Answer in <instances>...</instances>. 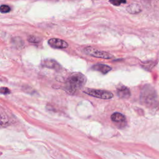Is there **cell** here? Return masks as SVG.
<instances>
[{
    "label": "cell",
    "instance_id": "7",
    "mask_svg": "<svg viewBox=\"0 0 159 159\" xmlns=\"http://www.w3.org/2000/svg\"><path fill=\"white\" fill-rule=\"evenodd\" d=\"M141 7L136 3H132L127 6V11L130 14H137L141 11Z\"/></svg>",
    "mask_w": 159,
    "mask_h": 159
},
{
    "label": "cell",
    "instance_id": "1",
    "mask_svg": "<svg viewBox=\"0 0 159 159\" xmlns=\"http://www.w3.org/2000/svg\"><path fill=\"white\" fill-rule=\"evenodd\" d=\"M86 78L84 75L80 73H73L68 79L66 83L67 91L70 94L75 93L80 89L86 83Z\"/></svg>",
    "mask_w": 159,
    "mask_h": 159
},
{
    "label": "cell",
    "instance_id": "3",
    "mask_svg": "<svg viewBox=\"0 0 159 159\" xmlns=\"http://www.w3.org/2000/svg\"><path fill=\"white\" fill-rule=\"evenodd\" d=\"M84 52L88 55H91L92 57H94L97 58H106V59H111L113 58V56L109 53L104 51H100L92 47H87L84 48Z\"/></svg>",
    "mask_w": 159,
    "mask_h": 159
},
{
    "label": "cell",
    "instance_id": "10",
    "mask_svg": "<svg viewBox=\"0 0 159 159\" xmlns=\"http://www.w3.org/2000/svg\"><path fill=\"white\" fill-rule=\"evenodd\" d=\"M109 2L114 6H119L122 3H125L126 0H109Z\"/></svg>",
    "mask_w": 159,
    "mask_h": 159
},
{
    "label": "cell",
    "instance_id": "6",
    "mask_svg": "<svg viewBox=\"0 0 159 159\" xmlns=\"http://www.w3.org/2000/svg\"><path fill=\"white\" fill-rule=\"evenodd\" d=\"M92 68L94 70H96V71H98L102 73V74H106L112 70L109 66H108L107 65H104V64H101V63L95 64L92 67Z\"/></svg>",
    "mask_w": 159,
    "mask_h": 159
},
{
    "label": "cell",
    "instance_id": "5",
    "mask_svg": "<svg viewBox=\"0 0 159 159\" xmlns=\"http://www.w3.org/2000/svg\"><path fill=\"white\" fill-rule=\"evenodd\" d=\"M117 94L119 98L124 99L128 98L130 95V93L129 88L124 86H121L120 88H117Z\"/></svg>",
    "mask_w": 159,
    "mask_h": 159
},
{
    "label": "cell",
    "instance_id": "2",
    "mask_svg": "<svg viewBox=\"0 0 159 159\" xmlns=\"http://www.w3.org/2000/svg\"><path fill=\"white\" fill-rule=\"evenodd\" d=\"M83 92L88 95L103 99H109L113 98V94L106 90L86 88L83 90Z\"/></svg>",
    "mask_w": 159,
    "mask_h": 159
},
{
    "label": "cell",
    "instance_id": "12",
    "mask_svg": "<svg viewBox=\"0 0 159 159\" xmlns=\"http://www.w3.org/2000/svg\"><path fill=\"white\" fill-rule=\"evenodd\" d=\"M0 93L6 94L10 93V90L6 87H1L0 88Z\"/></svg>",
    "mask_w": 159,
    "mask_h": 159
},
{
    "label": "cell",
    "instance_id": "4",
    "mask_svg": "<svg viewBox=\"0 0 159 159\" xmlns=\"http://www.w3.org/2000/svg\"><path fill=\"white\" fill-rule=\"evenodd\" d=\"M48 43L52 47L55 48H65L68 45V43L65 41L56 38L50 39V40H48Z\"/></svg>",
    "mask_w": 159,
    "mask_h": 159
},
{
    "label": "cell",
    "instance_id": "11",
    "mask_svg": "<svg viewBox=\"0 0 159 159\" xmlns=\"http://www.w3.org/2000/svg\"><path fill=\"white\" fill-rule=\"evenodd\" d=\"M11 10L9 6H7V5H1L0 6V11L2 13H7L8 12H9Z\"/></svg>",
    "mask_w": 159,
    "mask_h": 159
},
{
    "label": "cell",
    "instance_id": "9",
    "mask_svg": "<svg viewBox=\"0 0 159 159\" xmlns=\"http://www.w3.org/2000/svg\"><path fill=\"white\" fill-rule=\"evenodd\" d=\"M7 121V119L5 115L0 114V127L4 126Z\"/></svg>",
    "mask_w": 159,
    "mask_h": 159
},
{
    "label": "cell",
    "instance_id": "8",
    "mask_svg": "<svg viewBox=\"0 0 159 159\" xmlns=\"http://www.w3.org/2000/svg\"><path fill=\"white\" fill-rule=\"evenodd\" d=\"M111 119L114 122H121L125 120V117L120 112H114L111 115Z\"/></svg>",
    "mask_w": 159,
    "mask_h": 159
}]
</instances>
